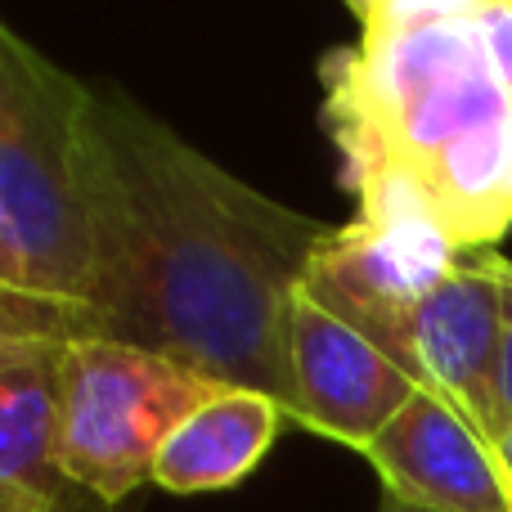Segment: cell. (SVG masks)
I'll return each mask as SVG.
<instances>
[{
	"instance_id": "8992f818",
	"label": "cell",
	"mask_w": 512,
	"mask_h": 512,
	"mask_svg": "<svg viewBox=\"0 0 512 512\" xmlns=\"http://www.w3.org/2000/svg\"><path fill=\"white\" fill-rule=\"evenodd\" d=\"M292 423L310 436L369 450V441L418 396V382L369 337L297 292L288 324Z\"/></svg>"
},
{
	"instance_id": "52a82bcc",
	"label": "cell",
	"mask_w": 512,
	"mask_h": 512,
	"mask_svg": "<svg viewBox=\"0 0 512 512\" xmlns=\"http://www.w3.org/2000/svg\"><path fill=\"white\" fill-rule=\"evenodd\" d=\"M364 459L382 495L418 512H512L495 441L432 391H418L369 441Z\"/></svg>"
},
{
	"instance_id": "9c48e42d",
	"label": "cell",
	"mask_w": 512,
	"mask_h": 512,
	"mask_svg": "<svg viewBox=\"0 0 512 512\" xmlns=\"http://www.w3.org/2000/svg\"><path fill=\"white\" fill-rule=\"evenodd\" d=\"M283 423L288 414L270 396L221 387L162 445L158 463H153V486L171 490V495H207V490L239 486L261 468Z\"/></svg>"
},
{
	"instance_id": "5bb4252c",
	"label": "cell",
	"mask_w": 512,
	"mask_h": 512,
	"mask_svg": "<svg viewBox=\"0 0 512 512\" xmlns=\"http://www.w3.org/2000/svg\"><path fill=\"white\" fill-rule=\"evenodd\" d=\"M0 333H14V324H9L5 315H0ZM14 337H23V333H14Z\"/></svg>"
},
{
	"instance_id": "30bf717a",
	"label": "cell",
	"mask_w": 512,
	"mask_h": 512,
	"mask_svg": "<svg viewBox=\"0 0 512 512\" xmlns=\"http://www.w3.org/2000/svg\"><path fill=\"white\" fill-rule=\"evenodd\" d=\"M0 315L23 337H45V342H68V337H77L72 310L41 297L32 256H27V243H23V234H18L14 216H9L5 198H0Z\"/></svg>"
},
{
	"instance_id": "ba28073f",
	"label": "cell",
	"mask_w": 512,
	"mask_h": 512,
	"mask_svg": "<svg viewBox=\"0 0 512 512\" xmlns=\"http://www.w3.org/2000/svg\"><path fill=\"white\" fill-rule=\"evenodd\" d=\"M59 463V342L0 333V512H68Z\"/></svg>"
},
{
	"instance_id": "3957f363",
	"label": "cell",
	"mask_w": 512,
	"mask_h": 512,
	"mask_svg": "<svg viewBox=\"0 0 512 512\" xmlns=\"http://www.w3.org/2000/svg\"><path fill=\"white\" fill-rule=\"evenodd\" d=\"M90 86L54 68L0 18V198L32 256L41 297L72 310L90 292V221L81 189V104Z\"/></svg>"
},
{
	"instance_id": "5b68a950",
	"label": "cell",
	"mask_w": 512,
	"mask_h": 512,
	"mask_svg": "<svg viewBox=\"0 0 512 512\" xmlns=\"http://www.w3.org/2000/svg\"><path fill=\"white\" fill-rule=\"evenodd\" d=\"M369 337L423 391L450 400L481 436L504 432L499 414V252H468L432 288L387 310Z\"/></svg>"
},
{
	"instance_id": "7a4b0ae2",
	"label": "cell",
	"mask_w": 512,
	"mask_h": 512,
	"mask_svg": "<svg viewBox=\"0 0 512 512\" xmlns=\"http://www.w3.org/2000/svg\"><path fill=\"white\" fill-rule=\"evenodd\" d=\"M360 41L324 54V126L364 221H414L463 252L512 230V90L477 0H355Z\"/></svg>"
},
{
	"instance_id": "8fae6325",
	"label": "cell",
	"mask_w": 512,
	"mask_h": 512,
	"mask_svg": "<svg viewBox=\"0 0 512 512\" xmlns=\"http://www.w3.org/2000/svg\"><path fill=\"white\" fill-rule=\"evenodd\" d=\"M499 414L512 423V261L499 252Z\"/></svg>"
},
{
	"instance_id": "7c38bea8",
	"label": "cell",
	"mask_w": 512,
	"mask_h": 512,
	"mask_svg": "<svg viewBox=\"0 0 512 512\" xmlns=\"http://www.w3.org/2000/svg\"><path fill=\"white\" fill-rule=\"evenodd\" d=\"M495 459H499V468H504V481L512 490V423H504V432L495 436Z\"/></svg>"
},
{
	"instance_id": "4fadbf2b",
	"label": "cell",
	"mask_w": 512,
	"mask_h": 512,
	"mask_svg": "<svg viewBox=\"0 0 512 512\" xmlns=\"http://www.w3.org/2000/svg\"><path fill=\"white\" fill-rule=\"evenodd\" d=\"M378 512H418V508H409V504H400V499H387V495H382Z\"/></svg>"
},
{
	"instance_id": "277c9868",
	"label": "cell",
	"mask_w": 512,
	"mask_h": 512,
	"mask_svg": "<svg viewBox=\"0 0 512 512\" xmlns=\"http://www.w3.org/2000/svg\"><path fill=\"white\" fill-rule=\"evenodd\" d=\"M216 382L158 351L113 337L59 342V463L99 504H122L153 481L162 445L216 396Z\"/></svg>"
},
{
	"instance_id": "6da1fadb",
	"label": "cell",
	"mask_w": 512,
	"mask_h": 512,
	"mask_svg": "<svg viewBox=\"0 0 512 512\" xmlns=\"http://www.w3.org/2000/svg\"><path fill=\"white\" fill-rule=\"evenodd\" d=\"M90 292L81 337L158 351L292 423L288 324L333 230L225 171L117 90L81 104Z\"/></svg>"
}]
</instances>
